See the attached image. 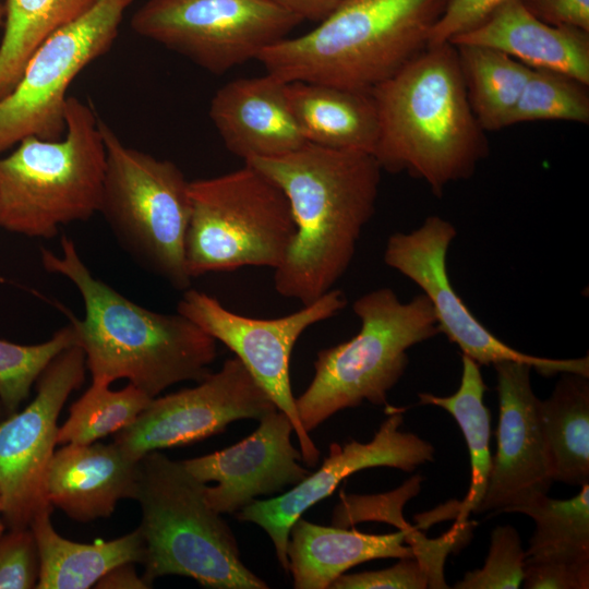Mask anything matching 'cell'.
<instances>
[{
  "instance_id": "ac0fdd59",
  "label": "cell",
  "mask_w": 589,
  "mask_h": 589,
  "mask_svg": "<svg viewBox=\"0 0 589 589\" xmlns=\"http://www.w3.org/2000/svg\"><path fill=\"white\" fill-rule=\"evenodd\" d=\"M254 432L218 452L183 460L201 482H216L205 489L208 504L219 514H237L257 496L281 492L296 485L311 471L291 443L293 425L275 409L260 420Z\"/></svg>"
},
{
  "instance_id": "6da1fadb",
  "label": "cell",
  "mask_w": 589,
  "mask_h": 589,
  "mask_svg": "<svg viewBox=\"0 0 589 589\" xmlns=\"http://www.w3.org/2000/svg\"><path fill=\"white\" fill-rule=\"evenodd\" d=\"M288 199L296 235L274 287L303 305L332 290L349 268L373 217L382 168L372 154L306 142L286 155L251 158Z\"/></svg>"
},
{
  "instance_id": "603a6c76",
  "label": "cell",
  "mask_w": 589,
  "mask_h": 589,
  "mask_svg": "<svg viewBox=\"0 0 589 589\" xmlns=\"http://www.w3.org/2000/svg\"><path fill=\"white\" fill-rule=\"evenodd\" d=\"M286 95L306 142L374 154L380 123L371 93L292 81Z\"/></svg>"
},
{
  "instance_id": "e0dca14e",
  "label": "cell",
  "mask_w": 589,
  "mask_h": 589,
  "mask_svg": "<svg viewBox=\"0 0 589 589\" xmlns=\"http://www.w3.org/2000/svg\"><path fill=\"white\" fill-rule=\"evenodd\" d=\"M500 420L497 449L477 514L516 513L548 495L553 483L539 414L540 399L530 382L532 366L517 361L493 364Z\"/></svg>"
},
{
  "instance_id": "cb8c5ba5",
  "label": "cell",
  "mask_w": 589,
  "mask_h": 589,
  "mask_svg": "<svg viewBox=\"0 0 589 589\" xmlns=\"http://www.w3.org/2000/svg\"><path fill=\"white\" fill-rule=\"evenodd\" d=\"M37 515L32 529L38 550V589H86L111 568L123 563H142L144 540L139 527L120 538L79 543L61 537L53 528L50 515Z\"/></svg>"
},
{
  "instance_id": "52a82bcc",
  "label": "cell",
  "mask_w": 589,
  "mask_h": 589,
  "mask_svg": "<svg viewBox=\"0 0 589 589\" xmlns=\"http://www.w3.org/2000/svg\"><path fill=\"white\" fill-rule=\"evenodd\" d=\"M352 310L361 322L359 333L317 352L314 376L296 398L308 433L336 412L364 400L387 405L388 392L409 363L408 349L441 334L424 293L402 302L392 288L382 287L359 297Z\"/></svg>"
},
{
  "instance_id": "b9f144b4",
  "label": "cell",
  "mask_w": 589,
  "mask_h": 589,
  "mask_svg": "<svg viewBox=\"0 0 589 589\" xmlns=\"http://www.w3.org/2000/svg\"><path fill=\"white\" fill-rule=\"evenodd\" d=\"M4 13H5L4 0H0V29L3 26Z\"/></svg>"
},
{
  "instance_id": "44dd1931",
  "label": "cell",
  "mask_w": 589,
  "mask_h": 589,
  "mask_svg": "<svg viewBox=\"0 0 589 589\" xmlns=\"http://www.w3.org/2000/svg\"><path fill=\"white\" fill-rule=\"evenodd\" d=\"M589 32L553 25L538 17L524 0H508L481 24L449 43L490 47L531 69L548 70L589 84Z\"/></svg>"
},
{
  "instance_id": "4dcf8cb0",
  "label": "cell",
  "mask_w": 589,
  "mask_h": 589,
  "mask_svg": "<svg viewBox=\"0 0 589 589\" xmlns=\"http://www.w3.org/2000/svg\"><path fill=\"white\" fill-rule=\"evenodd\" d=\"M584 84L561 73L532 69L509 125L537 120H564L587 124L589 97Z\"/></svg>"
},
{
  "instance_id": "836d02e7",
  "label": "cell",
  "mask_w": 589,
  "mask_h": 589,
  "mask_svg": "<svg viewBox=\"0 0 589 589\" xmlns=\"http://www.w3.org/2000/svg\"><path fill=\"white\" fill-rule=\"evenodd\" d=\"M39 557L31 528L9 529L0 536V589L36 588Z\"/></svg>"
},
{
  "instance_id": "8d00e7d4",
  "label": "cell",
  "mask_w": 589,
  "mask_h": 589,
  "mask_svg": "<svg viewBox=\"0 0 589 589\" xmlns=\"http://www.w3.org/2000/svg\"><path fill=\"white\" fill-rule=\"evenodd\" d=\"M506 1L508 0H448L430 32L428 46L449 43L456 36L481 24Z\"/></svg>"
},
{
  "instance_id": "d4e9b609",
  "label": "cell",
  "mask_w": 589,
  "mask_h": 589,
  "mask_svg": "<svg viewBox=\"0 0 589 589\" xmlns=\"http://www.w3.org/2000/svg\"><path fill=\"white\" fill-rule=\"evenodd\" d=\"M539 414L553 482L589 483V376L562 373Z\"/></svg>"
},
{
  "instance_id": "3957f363",
  "label": "cell",
  "mask_w": 589,
  "mask_h": 589,
  "mask_svg": "<svg viewBox=\"0 0 589 589\" xmlns=\"http://www.w3.org/2000/svg\"><path fill=\"white\" fill-rule=\"evenodd\" d=\"M371 94L380 123L373 156L382 169L406 171L441 197L486 156L453 44L428 46Z\"/></svg>"
},
{
  "instance_id": "30bf717a",
  "label": "cell",
  "mask_w": 589,
  "mask_h": 589,
  "mask_svg": "<svg viewBox=\"0 0 589 589\" xmlns=\"http://www.w3.org/2000/svg\"><path fill=\"white\" fill-rule=\"evenodd\" d=\"M301 22L272 0H147L131 26L220 75L256 59Z\"/></svg>"
},
{
  "instance_id": "277c9868",
  "label": "cell",
  "mask_w": 589,
  "mask_h": 589,
  "mask_svg": "<svg viewBox=\"0 0 589 589\" xmlns=\"http://www.w3.org/2000/svg\"><path fill=\"white\" fill-rule=\"evenodd\" d=\"M448 0H345L311 32L256 58L284 82L371 93L429 45Z\"/></svg>"
},
{
  "instance_id": "9c48e42d",
  "label": "cell",
  "mask_w": 589,
  "mask_h": 589,
  "mask_svg": "<svg viewBox=\"0 0 589 589\" xmlns=\"http://www.w3.org/2000/svg\"><path fill=\"white\" fill-rule=\"evenodd\" d=\"M190 196L184 255L191 279L283 264L296 225L287 196L263 172L244 163L225 175L190 181Z\"/></svg>"
},
{
  "instance_id": "f1b7e54d",
  "label": "cell",
  "mask_w": 589,
  "mask_h": 589,
  "mask_svg": "<svg viewBox=\"0 0 589 589\" xmlns=\"http://www.w3.org/2000/svg\"><path fill=\"white\" fill-rule=\"evenodd\" d=\"M580 488L572 498L545 495L516 510L536 522L525 557L589 562V483Z\"/></svg>"
},
{
  "instance_id": "f546056e",
  "label": "cell",
  "mask_w": 589,
  "mask_h": 589,
  "mask_svg": "<svg viewBox=\"0 0 589 589\" xmlns=\"http://www.w3.org/2000/svg\"><path fill=\"white\" fill-rule=\"evenodd\" d=\"M92 382L70 407L69 418L58 430L57 444H88L130 425L153 398L132 384L119 390Z\"/></svg>"
},
{
  "instance_id": "ba28073f",
  "label": "cell",
  "mask_w": 589,
  "mask_h": 589,
  "mask_svg": "<svg viewBox=\"0 0 589 589\" xmlns=\"http://www.w3.org/2000/svg\"><path fill=\"white\" fill-rule=\"evenodd\" d=\"M106 171L99 212L124 251L176 289L190 288L184 255L190 181L170 160L127 146L104 121Z\"/></svg>"
},
{
  "instance_id": "83f0119b",
  "label": "cell",
  "mask_w": 589,
  "mask_h": 589,
  "mask_svg": "<svg viewBox=\"0 0 589 589\" xmlns=\"http://www.w3.org/2000/svg\"><path fill=\"white\" fill-rule=\"evenodd\" d=\"M99 0H4L0 38V98L15 86L33 52L50 35L89 12Z\"/></svg>"
},
{
  "instance_id": "2e32d148",
  "label": "cell",
  "mask_w": 589,
  "mask_h": 589,
  "mask_svg": "<svg viewBox=\"0 0 589 589\" xmlns=\"http://www.w3.org/2000/svg\"><path fill=\"white\" fill-rule=\"evenodd\" d=\"M400 410H392L368 443L351 441L332 444L321 468L277 497L255 500L237 513L240 521L253 522L272 539L277 560L289 574L287 543L289 530L303 513L329 496L350 474L372 467H392L411 472L434 459L433 446L420 436L400 430Z\"/></svg>"
},
{
  "instance_id": "d6a6232c",
  "label": "cell",
  "mask_w": 589,
  "mask_h": 589,
  "mask_svg": "<svg viewBox=\"0 0 589 589\" xmlns=\"http://www.w3.org/2000/svg\"><path fill=\"white\" fill-rule=\"evenodd\" d=\"M525 551L512 526H497L491 533L489 554L482 568L465 574L456 589H518L524 578Z\"/></svg>"
},
{
  "instance_id": "5bb4252c",
  "label": "cell",
  "mask_w": 589,
  "mask_h": 589,
  "mask_svg": "<svg viewBox=\"0 0 589 589\" xmlns=\"http://www.w3.org/2000/svg\"><path fill=\"white\" fill-rule=\"evenodd\" d=\"M455 226L436 215L428 216L410 232L387 239L384 263L413 281L430 299L441 333L480 366L501 361L528 363L542 376L562 373L589 375V358L550 359L527 354L493 335L467 308L450 284L446 266Z\"/></svg>"
},
{
  "instance_id": "d6986e66",
  "label": "cell",
  "mask_w": 589,
  "mask_h": 589,
  "mask_svg": "<svg viewBox=\"0 0 589 589\" xmlns=\"http://www.w3.org/2000/svg\"><path fill=\"white\" fill-rule=\"evenodd\" d=\"M209 117L227 149L244 161L286 155L306 143L286 82L269 73L221 86L211 100Z\"/></svg>"
},
{
  "instance_id": "7bdbcfd3",
  "label": "cell",
  "mask_w": 589,
  "mask_h": 589,
  "mask_svg": "<svg viewBox=\"0 0 589 589\" xmlns=\"http://www.w3.org/2000/svg\"><path fill=\"white\" fill-rule=\"evenodd\" d=\"M5 417V412H4V409L2 407V404L0 402V419Z\"/></svg>"
},
{
  "instance_id": "9a60e30c",
  "label": "cell",
  "mask_w": 589,
  "mask_h": 589,
  "mask_svg": "<svg viewBox=\"0 0 589 589\" xmlns=\"http://www.w3.org/2000/svg\"><path fill=\"white\" fill-rule=\"evenodd\" d=\"M275 409L265 389L233 357L196 386L153 398L130 425L113 434V442L141 458L219 434L233 421L260 420Z\"/></svg>"
},
{
  "instance_id": "f35d334b",
  "label": "cell",
  "mask_w": 589,
  "mask_h": 589,
  "mask_svg": "<svg viewBox=\"0 0 589 589\" xmlns=\"http://www.w3.org/2000/svg\"><path fill=\"white\" fill-rule=\"evenodd\" d=\"M284 10L297 15L302 21H323L345 0H272Z\"/></svg>"
},
{
  "instance_id": "5b68a950",
  "label": "cell",
  "mask_w": 589,
  "mask_h": 589,
  "mask_svg": "<svg viewBox=\"0 0 589 589\" xmlns=\"http://www.w3.org/2000/svg\"><path fill=\"white\" fill-rule=\"evenodd\" d=\"M206 483L183 465L153 450L139 459L137 485L144 540L143 578L190 577L212 589H267L241 561L237 539L207 502Z\"/></svg>"
},
{
  "instance_id": "ffe728a7",
  "label": "cell",
  "mask_w": 589,
  "mask_h": 589,
  "mask_svg": "<svg viewBox=\"0 0 589 589\" xmlns=\"http://www.w3.org/2000/svg\"><path fill=\"white\" fill-rule=\"evenodd\" d=\"M139 459L115 442L65 444L49 464L47 498L80 522L109 517L120 500H134Z\"/></svg>"
},
{
  "instance_id": "d590c367",
  "label": "cell",
  "mask_w": 589,
  "mask_h": 589,
  "mask_svg": "<svg viewBox=\"0 0 589 589\" xmlns=\"http://www.w3.org/2000/svg\"><path fill=\"white\" fill-rule=\"evenodd\" d=\"M521 585L526 589H587L589 562L525 557Z\"/></svg>"
},
{
  "instance_id": "1f68e13d",
  "label": "cell",
  "mask_w": 589,
  "mask_h": 589,
  "mask_svg": "<svg viewBox=\"0 0 589 589\" xmlns=\"http://www.w3.org/2000/svg\"><path fill=\"white\" fill-rule=\"evenodd\" d=\"M76 345L71 324L37 345L0 339V402L5 417L17 411L47 365L64 349Z\"/></svg>"
},
{
  "instance_id": "8fae6325",
  "label": "cell",
  "mask_w": 589,
  "mask_h": 589,
  "mask_svg": "<svg viewBox=\"0 0 589 589\" xmlns=\"http://www.w3.org/2000/svg\"><path fill=\"white\" fill-rule=\"evenodd\" d=\"M131 2L99 0L84 16L50 35L33 52L15 86L0 98V154L28 136L62 137L70 84L87 64L110 49Z\"/></svg>"
},
{
  "instance_id": "8992f818",
  "label": "cell",
  "mask_w": 589,
  "mask_h": 589,
  "mask_svg": "<svg viewBox=\"0 0 589 589\" xmlns=\"http://www.w3.org/2000/svg\"><path fill=\"white\" fill-rule=\"evenodd\" d=\"M99 122L88 104L69 96L63 137L28 136L0 156L1 228L48 239L99 212L106 171Z\"/></svg>"
},
{
  "instance_id": "74e56055",
  "label": "cell",
  "mask_w": 589,
  "mask_h": 589,
  "mask_svg": "<svg viewBox=\"0 0 589 589\" xmlns=\"http://www.w3.org/2000/svg\"><path fill=\"white\" fill-rule=\"evenodd\" d=\"M541 20L589 32V0H524Z\"/></svg>"
},
{
  "instance_id": "60d3db41",
  "label": "cell",
  "mask_w": 589,
  "mask_h": 589,
  "mask_svg": "<svg viewBox=\"0 0 589 589\" xmlns=\"http://www.w3.org/2000/svg\"><path fill=\"white\" fill-rule=\"evenodd\" d=\"M5 529H7V526L2 517V501H1V495H0V536L5 531Z\"/></svg>"
},
{
  "instance_id": "ab89813d",
  "label": "cell",
  "mask_w": 589,
  "mask_h": 589,
  "mask_svg": "<svg viewBox=\"0 0 589 589\" xmlns=\"http://www.w3.org/2000/svg\"><path fill=\"white\" fill-rule=\"evenodd\" d=\"M134 563H123L107 572L95 584L100 589H145L151 588L143 577L137 576Z\"/></svg>"
},
{
  "instance_id": "7a4b0ae2",
  "label": "cell",
  "mask_w": 589,
  "mask_h": 589,
  "mask_svg": "<svg viewBox=\"0 0 589 589\" xmlns=\"http://www.w3.org/2000/svg\"><path fill=\"white\" fill-rule=\"evenodd\" d=\"M41 264L79 290L85 315H71L75 342L92 382L127 378L151 398L184 381L200 382L217 356L216 340L177 313H159L131 301L96 278L74 241L61 238V253L41 249Z\"/></svg>"
},
{
  "instance_id": "4fadbf2b",
  "label": "cell",
  "mask_w": 589,
  "mask_h": 589,
  "mask_svg": "<svg viewBox=\"0 0 589 589\" xmlns=\"http://www.w3.org/2000/svg\"><path fill=\"white\" fill-rule=\"evenodd\" d=\"M86 369L80 346L64 349L36 381L34 399L0 421V495L8 529L29 528L37 515L52 510L46 476L57 445L58 417L83 384Z\"/></svg>"
},
{
  "instance_id": "7c38bea8",
  "label": "cell",
  "mask_w": 589,
  "mask_h": 589,
  "mask_svg": "<svg viewBox=\"0 0 589 589\" xmlns=\"http://www.w3.org/2000/svg\"><path fill=\"white\" fill-rule=\"evenodd\" d=\"M346 305L345 293L333 288L291 314L264 320L237 314L216 298L188 288L178 302L177 312L223 342L241 360L276 408L290 419L302 460L314 467L321 453L297 411L290 385V357L297 340L310 326L333 317Z\"/></svg>"
},
{
  "instance_id": "7402d4cb",
  "label": "cell",
  "mask_w": 589,
  "mask_h": 589,
  "mask_svg": "<svg viewBox=\"0 0 589 589\" xmlns=\"http://www.w3.org/2000/svg\"><path fill=\"white\" fill-rule=\"evenodd\" d=\"M405 530L369 534L325 527L300 516L289 530L288 569L296 589H327L349 568L377 558L414 557Z\"/></svg>"
},
{
  "instance_id": "484cf974",
  "label": "cell",
  "mask_w": 589,
  "mask_h": 589,
  "mask_svg": "<svg viewBox=\"0 0 589 589\" xmlns=\"http://www.w3.org/2000/svg\"><path fill=\"white\" fill-rule=\"evenodd\" d=\"M461 378L456 393L450 396H435L419 393L422 405L443 408L457 421L468 446L471 478L469 490L456 508L457 524L466 525L470 513L477 510L483 500L492 466L490 452L491 416L483 402L484 384L480 365L461 353Z\"/></svg>"
},
{
  "instance_id": "e575fe53",
  "label": "cell",
  "mask_w": 589,
  "mask_h": 589,
  "mask_svg": "<svg viewBox=\"0 0 589 589\" xmlns=\"http://www.w3.org/2000/svg\"><path fill=\"white\" fill-rule=\"evenodd\" d=\"M330 589H425L430 588V577L416 557L400 558L392 567L342 574L329 587Z\"/></svg>"
},
{
  "instance_id": "4316f807",
  "label": "cell",
  "mask_w": 589,
  "mask_h": 589,
  "mask_svg": "<svg viewBox=\"0 0 589 589\" xmlns=\"http://www.w3.org/2000/svg\"><path fill=\"white\" fill-rule=\"evenodd\" d=\"M454 46L470 107L482 130L509 127V118L532 69L490 47Z\"/></svg>"
}]
</instances>
